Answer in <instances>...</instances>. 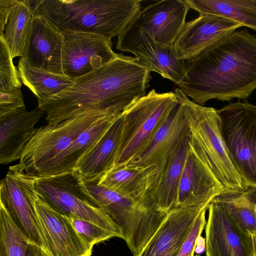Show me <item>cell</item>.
I'll return each instance as SVG.
<instances>
[{
    "label": "cell",
    "mask_w": 256,
    "mask_h": 256,
    "mask_svg": "<svg viewBox=\"0 0 256 256\" xmlns=\"http://www.w3.org/2000/svg\"><path fill=\"white\" fill-rule=\"evenodd\" d=\"M138 0H38L32 12L60 30L98 34L111 39L126 30L140 10Z\"/></svg>",
    "instance_id": "3957f363"
},
{
    "label": "cell",
    "mask_w": 256,
    "mask_h": 256,
    "mask_svg": "<svg viewBox=\"0 0 256 256\" xmlns=\"http://www.w3.org/2000/svg\"><path fill=\"white\" fill-rule=\"evenodd\" d=\"M186 73L178 86L195 103L247 98L256 90V36L234 31L185 60Z\"/></svg>",
    "instance_id": "7a4b0ae2"
},
{
    "label": "cell",
    "mask_w": 256,
    "mask_h": 256,
    "mask_svg": "<svg viewBox=\"0 0 256 256\" xmlns=\"http://www.w3.org/2000/svg\"><path fill=\"white\" fill-rule=\"evenodd\" d=\"M178 103L175 92L158 93L152 89L125 109L122 112V140L114 166L128 164L166 122Z\"/></svg>",
    "instance_id": "52a82bcc"
},
{
    "label": "cell",
    "mask_w": 256,
    "mask_h": 256,
    "mask_svg": "<svg viewBox=\"0 0 256 256\" xmlns=\"http://www.w3.org/2000/svg\"><path fill=\"white\" fill-rule=\"evenodd\" d=\"M151 72L136 58L120 54L110 62L74 80L38 107L52 124L85 116L118 115L146 95Z\"/></svg>",
    "instance_id": "6da1fadb"
},
{
    "label": "cell",
    "mask_w": 256,
    "mask_h": 256,
    "mask_svg": "<svg viewBox=\"0 0 256 256\" xmlns=\"http://www.w3.org/2000/svg\"><path fill=\"white\" fill-rule=\"evenodd\" d=\"M190 150L188 136L184 138L168 158L152 198L158 211L166 214L177 202L184 165Z\"/></svg>",
    "instance_id": "d4e9b609"
},
{
    "label": "cell",
    "mask_w": 256,
    "mask_h": 256,
    "mask_svg": "<svg viewBox=\"0 0 256 256\" xmlns=\"http://www.w3.org/2000/svg\"><path fill=\"white\" fill-rule=\"evenodd\" d=\"M64 36L62 68L64 74L74 80L118 57L112 40L90 32L61 30Z\"/></svg>",
    "instance_id": "7c38bea8"
},
{
    "label": "cell",
    "mask_w": 256,
    "mask_h": 256,
    "mask_svg": "<svg viewBox=\"0 0 256 256\" xmlns=\"http://www.w3.org/2000/svg\"><path fill=\"white\" fill-rule=\"evenodd\" d=\"M17 68L22 83L34 94L38 103L58 94L73 81L65 75L34 68L22 58L18 61Z\"/></svg>",
    "instance_id": "f1b7e54d"
},
{
    "label": "cell",
    "mask_w": 256,
    "mask_h": 256,
    "mask_svg": "<svg viewBox=\"0 0 256 256\" xmlns=\"http://www.w3.org/2000/svg\"><path fill=\"white\" fill-rule=\"evenodd\" d=\"M227 209L240 228L250 238L256 256V188L227 189L214 198Z\"/></svg>",
    "instance_id": "4316f807"
},
{
    "label": "cell",
    "mask_w": 256,
    "mask_h": 256,
    "mask_svg": "<svg viewBox=\"0 0 256 256\" xmlns=\"http://www.w3.org/2000/svg\"><path fill=\"white\" fill-rule=\"evenodd\" d=\"M195 256H200L198 254V255H196Z\"/></svg>",
    "instance_id": "d590c367"
},
{
    "label": "cell",
    "mask_w": 256,
    "mask_h": 256,
    "mask_svg": "<svg viewBox=\"0 0 256 256\" xmlns=\"http://www.w3.org/2000/svg\"><path fill=\"white\" fill-rule=\"evenodd\" d=\"M208 204L173 208L136 256H176L196 218Z\"/></svg>",
    "instance_id": "ffe728a7"
},
{
    "label": "cell",
    "mask_w": 256,
    "mask_h": 256,
    "mask_svg": "<svg viewBox=\"0 0 256 256\" xmlns=\"http://www.w3.org/2000/svg\"><path fill=\"white\" fill-rule=\"evenodd\" d=\"M122 112L95 146L79 162L76 170L84 181L100 178L114 166L121 143Z\"/></svg>",
    "instance_id": "cb8c5ba5"
},
{
    "label": "cell",
    "mask_w": 256,
    "mask_h": 256,
    "mask_svg": "<svg viewBox=\"0 0 256 256\" xmlns=\"http://www.w3.org/2000/svg\"><path fill=\"white\" fill-rule=\"evenodd\" d=\"M208 209V207L204 208L196 218L176 256H194L197 240L200 237L206 224V213Z\"/></svg>",
    "instance_id": "d6a6232c"
},
{
    "label": "cell",
    "mask_w": 256,
    "mask_h": 256,
    "mask_svg": "<svg viewBox=\"0 0 256 256\" xmlns=\"http://www.w3.org/2000/svg\"><path fill=\"white\" fill-rule=\"evenodd\" d=\"M18 0H0V35L4 34L8 17Z\"/></svg>",
    "instance_id": "836d02e7"
},
{
    "label": "cell",
    "mask_w": 256,
    "mask_h": 256,
    "mask_svg": "<svg viewBox=\"0 0 256 256\" xmlns=\"http://www.w3.org/2000/svg\"><path fill=\"white\" fill-rule=\"evenodd\" d=\"M119 114L104 116L96 124L83 132L67 148L50 160L38 172L36 178L76 170L80 160L95 146Z\"/></svg>",
    "instance_id": "603a6c76"
},
{
    "label": "cell",
    "mask_w": 256,
    "mask_h": 256,
    "mask_svg": "<svg viewBox=\"0 0 256 256\" xmlns=\"http://www.w3.org/2000/svg\"><path fill=\"white\" fill-rule=\"evenodd\" d=\"M226 190L227 188L190 146L174 207L208 204L214 198Z\"/></svg>",
    "instance_id": "d6986e66"
},
{
    "label": "cell",
    "mask_w": 256,
    "mask_h": 256,
    "mask_svg": "<svg viewBox=\"0 0 256 256\" xmlns=\"http://www.w3.org/2000/svg\"><path fill=\"white\" fill-rule=\"evenodd\" d=\"M96 206L120 228L133 256H136L160 226L164 214L155 206L120 194L98 184V179L84 181Z\"/></svg>",
    "instance_id": "5b68a950"
},
{
    "label": "cell",
    "mask_w": 256,
    "mask_h": 256,
    "mask_svg": "<svg viewBox=\"0 0 256 256\" xmlns=\"http://www.w3.org/2000/svg\"><path fill=\"white\" fill-rule=\"evenodd\" d=\"M39 108L0 116V163L6 164L20 158L36 128L34 125L45 114Z\"/></svg>",
    "instance_id": "7402d4cb"
},
{
    "label": "cell",
    "mask_w": 256,
    "mask_h": 256,
    "mask_svg": "<svg viewBox=\"0 0 256 256\" xmlns=\"http://www.w3.org/2000/svg\"><path fill=\"white\" fill-rule=\"evenodd\" d=\"M35 188L38 196L60 214L94 224L118 234L124 240L120 228L96 206L76 170L36 178Z\"/></svg>",
    "instance_id": "8992f818"
},
{
    "label": "cell",
    "mask_w": 256,
    "mask_h": 256,
    "mask_svg": "<svg viewBox=\"0 0 256 256\" xmlns=\"http://www.w3.org/2000/svg\"><path fill=\"white\" fill-rule=\"evenodd\" d=\"M243 26L225 17L203 14L186 22L174 46L179 60L190 59L226 35Z\"/></svg>",
    "instance_id": "ac0fdd59"
},
{
    "label": "cell",
    "mask_w": 256,
    "mask_h": 256,
    "mask_svg": "<svg viewBox=\"0 0 256 256\" xmlns=\"http://www.w3.org/2000/svg\"><path fill=\"white\" fill-rule=\"evenodd\" d=\"M190 8L185 0L158 1L140 10L129 25L144 31L158 43L174 46Z\"/></svg>",
    "instance_id": "9a60e30c"
},
{
    "label": "cell",
    "mask_w": 256,
    "mask_h": 256,
    "mask_svg": "<svg viewBox=\"0 0 256 256\" xmlns=\"http://www.w3.org/2000/svg\"><path fill=\"white\" fill-rule=\"evenodd\" d=\"M32 17L26 0H18L8 17L4 32L14 58H24L25 55Z\"/></svg>",
    "instance_id": "f546056e"
},
{
    "label": "cell",
    "mask_w": 256,
    "mask_h": 256,
    "mask_svg": "<svg viewBox=\"0 0 256 256\" xmlns=\"http://www.w3.org/2000/svg\"><path fill=\"white\" fill-rule=\"evenodd\" d=\"M200 14L222 16L256 32V0H185Z\"/></svg>",
    "instance_id": "83f0119b"
},
{
    "label": "cell",
    "mask_w": 256,
    "mask_h": 256,
    "mask_svg": "<svg viewBox=\"0 0 256 256\" xmlns=\"http://www.w3.org/2000/svg\"><path fill=\"white\" fill-rule=\"evenodd\" d=\"M229 156L246 188H256V105L246 100L217 110Z\"/></svg>",
    "instance_id": "ba28073f"
},
{
    "label": "cell",
    "mask_w": 256,
    "mask_h": 256,
    "mask_svg": "<svg viewBox=\"0 0 256 256\" xmlns=\"http://www.w3.org/2000/svg\"><path fill=\"white\" fill-rule=\"evenodd\" d=\"M160 176L156 166L120 165L112 167L98 179V184L124 196L154 206L151 196Z\"/></svg>",
    "instance_id": "44dd1931"
},
{
    "label": "cell",
    "mask_w": 256,
    "mask_h": 256,
    "mask_svg": "<svg viewBox=\"0 0 256 256\" xmlns=\"http://www.w3.org/2000/svg\"><path fill=\"white\" fill-rule=\"evenodd\" d=\"M36 179L20 163L10 166L0 181V205L30 242L45 250L35 207Z\"/></svg>",
    "instance_id": "9c48e42d"
},
{
    "label": "cell",
    "mask_w": 256,
    "mask_h": 256,
    "mask_svg": "<svg viewBox=\"0 0 256 256\" xmlns=\"http://www.w3.org/2000/svg\"><path fill=\"white\" fill-rule=\"evenodd\" d=\"M189 135L183 107L178 100L168 120L128 164L142 167L156 166L162 174L170 156Z\"/></svg>",
    "instance_id": "2e32d148"
},
{
    "label": "cell",
    "mask_w": 256,
    "mask_h": 256,
    "mask_svg": "<svg viewBox=\"0 0 256 256\" xmlns=\"http://www.w3.org/2000/svg\"><path fill=\"white\" fill-rule=\"evenodd\" d=\"M35 207L46 251L49 256H90L92 248L77 232L68 218L38 196Z\"/></svg>",
    "instance_id": "5bb4252c"
},
{
    "label": "cell",
    "mask_w": 256,
    "mask_h": 256,
    "mask_svg": "<svg viewBox=\"0 0 256 256\" xmlns=\"http://www.w3.org/2000/svg\"><path fill=\"white\" fill-rule=\"evenodd\" d=\"M69 219L78 234L90 247L112 238H120L118 234L92 222L73 218Z\"/></svg>",
    "instance_id": "1f68e13d"
},
{
    "label": "cell",
    "mask_w": 256,
    "mask_h": 256,
    "mask_svg": "<svg viewBox=\"0 0 256 256\" xmlns=\"http://www.w3.org/2000/svg\"><path fill=\"white\" fill-rule=\"evenodd\" d=\"M62 31L42 16H34L24 58L32 66L64 75L62 68Z\"/></svg>",
    "instance_id": "e0dca14e"
},
{
    "label": "cell",
    "mask_w": 256,
    "mask_h": 256,
    "mask_svg": "<svg viewBox=\"0 0 256 256\" xmlns=\"http://www.w3.org/2000/svg\"><path fill=\"white\" fill-rule=\"evenodd\" d=\"M174 92L183 107L192 148L226 188H246L229 156L222 137L220 119L217 110L195 103L178 88H176Z\"/></svg>",
    "instance_id": "277c9868"
},
{
    "label": "cell",
    "mask_w": 256,
    "mask_h": 256,
    "mask_svg": "<svg viewBox=\"0 0 256 256\" xmlns=\"http://www.w3.org/2000/svg\"><path fill=\"white\" fill-rule=\"evenodd\" d=\"M13 58L4 35H0V116L26 110Z\"/></svg>",
    "instance_id": "484cf974"
},
{
    "label": "cell",
    "mask_w": 256,
    "mask_h": 256,
    "mask_svg": "<svg viewBox=\"0 0 256 256\" xmlns=\"http://www.w3.org/2000/svg\"><path fill=\"white\" fill-rule=\"evenodd\" d=\"M30 242L0 205V256H25Z\"/></svg>",
    "instance_id": "4dcf8cb0"
},
{
    "label": "cell",
    "mask_w": 256,
    "mask_h": 256,
    "mask_svg": "<svg viewBox=\"0 0 256 256\" xmlns=\"http://www.w3.org/2000/svg\"><path fill=\"white\" fill-rule=\"evenodd\" d=\"M205 226L206 256H253L252 241L226 208L214 198Z\"/></svg>",
    "instance_id": "4fadbf2b"
},
{
    "label": "cell",
    "mask_w": 256,
    "mask_h": 256,
    "mask_svg": "<svg viewBox=\"0 0 256 256\" xmlns=\"http://www.w3.org/2000/svg\"><path fill=\"white\" fill-rule=\"evenodd\" d=\"M103 116H78L56 124H48L36 128L20 158V163L26 172L36 178L38 172L50 160Z\"/></svg>",
    "instance_id": "30bf717a"
},
{
    "label": "cell",
    "mask_w": 256,
    "mask_h": 256,
    "mask_svg": "<svg viewBox=\"0 0 256 256\" xmlns=\"http://www.w3.org/2000/svg\"><path fill=\"white\" fill-rule=\"evenodd\" d=\"M25 256H49L44 249L30 242L26 251Z\"/></svg>",
    "instance_id": "e575fe53"
},
{
    "label": "cell",
    "mask_w": 256,
    "mask_h": 256,
    "mask_svg": "<svg viewBox=\"0 0 256 256\" xmlns=\"http://www.w3.org/2000/svg\"><path fill=\"white\" fill-rule=\"evenodd\" d=\"M116 48L133 54L151 72L159 74L177 86L185 78V60L178 58L174 46L156 42L139 28L128 25L118 36Z\"/></svg>",
    "instance_id": "8fae6325"
}]
</instances>
